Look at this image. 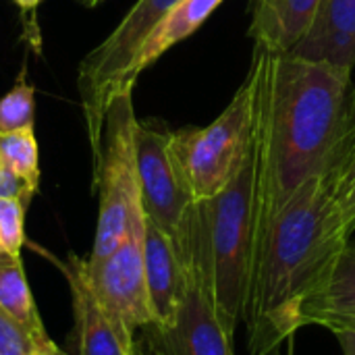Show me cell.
I'll return each mask as SVG.
<instances>
[{"instance_id":"obj_16","label":"cell","mask_w":355,"mask_h":355,"mask_svg":"<svg viewBox=\"0 0 355 355\" xmlns=\"http://www.w3.org/2000/svg\"><path fill=\"white\" fill-rule=\"evenodd\" d=\"M0 310L29 331L35 339L50 341L27 285L21 256L4 252H0Z\"/></svg>"},{"instance_id":"obj_1","label":"cell","mask_w":355,"mask_h":355,"mask_svg":"<svg viewBox=\"0 0 355 355\" xmlns=\"http://www.w3.org/2000/svg\"><path fill=\"white\" fill-rule=\"evenodd\" d=\"M252 96L254 254L279 210L327 175L355 123L354 71L254 48ZM254 262V258H252Z\"/></svg>"},{"instance_id":"obj_27","label":"cell","mask_w":355,"mask_h":355,"mask_svg":"<svg viewBox=\"0 0 355 355\" xmlns=\"http://www.w3.org/2000/svg\"><path fill=\"white\" fill-rule=\"evenodd\" d=\"M81 2H83L85 6H96V4H100L102 0H81Z\"/></svg>"},{"instance_id":"obj_26","label":"cell","mask_w":355,"mask_h":355,"mask_svg":"<svg viewBox=\"0 0 355 355\" xmlns=\"http://www.w3.org/2000/svg\"><path fill=\"white\" fill-rule=\"evenodd\" d=\"M31 355H64L54 343H48V345H42V347H37L35 352Z\"/></svg>"},{"instance_id":"obj_24","label":"cell","mask_w":355,"mask_h":355,"mask_svg":"<svg viewBox=\"0 0 355 355\" xmlns=\"http://www.w3.org/2000/svg\"><path fill=\"white\" fill-rule=\"evenodd\" d=\"M133 355H164V354L160 352V347L154 343V339H152L146 331H139V333L135 335Z\"/></svg>"},{"instance_id":"obj_23","label":"cell","mask_w":355,"mask_h":355,"mask_svg":"<svg viewBox=\"0 0 355 355\" xmlns=\"http://www.w3.org/2000/svg\"><path fill=\"white\" fill-rule=\"evenodd\" d=\"M333 335L339 341V347L343 355H355V324L349 327H339L333 331Z\"/></svg>"},{"instance_id":"obj_19","label":"cell","mask_w":355,"mask_h":355,"mask_svg":"<svg viewBox=\"0 0 355 355\" xmlns=\"http://www.w3.org/2000/svg\"><path fill=\"white\" fill-rule=\"evenodd\" d=\"M33 87L25 81V69H21L12 89L0 98V133L33 127Z\"/></svg>"},{"instance_id":"obj_3","label":"cell","mask_w":355,"mask_h":355,"mask_svg":"<svg viewBox=\"0 0 355 355\" xmlns=\"http://www.w3.org/2000/svg\"><path fill=\"white\" fill-rule=\"evenodd\" d=\"M212 297L223 329L233 339L245 318L254 258V164L252 156L214 198L196 202Z\"/></svg>"},{"instance_id":"obj_10","label":"cell","mask_w":355,"mask_h":355,"mask_svg":"<svg viewBox=\"0 0 355 355\" xmlns=\"http://www.w3.org/2000/svg\"><path fill=\"white\" fill-rule=\"evenodd\" d=\"M73 297L77 355H133V343L123 337L96 300L83 268V260L71 256L60 266Z\"/></svg>"},{"instance_id":"obj_20","label":"cell","mask_w":355,"mask_h":355,"mask_svg":"<svg viewBox=\"0 0 355 355\" xmlns=\"http://www.w3.org/2000/svg\"><path fill=\"white\" fill-rule=\"evenodd\" d=\"M25 210L19 198H0V252L21 256L25 243Z\"/></svg>"},{"instance_id":"obj_13","label":"cell","mask_w":355,"mask_h":355,"mask_svg":"<svg viewBox=\"0 0 355 355\" xmlns=\"http://www.w3.org/2000/svg\"><path fill=\"white\" fill-rule=\"evenodd\" d=\"M289 54L354 71L355 0H322L308 35Z\"/></svg>"},{"instance_id":"obj_6","label":"cell","mask_w":355,"mask_h":355,"mask_svg":"<svg viewBox=\"0 0 355 355\" xmlns=\"http://www.w3.org/2000/svg\"><path fill=\"white\" fill-rule=\"evenodd\" d=\"M171 150L193 202L220 193L252 156V96L243 83L206 127L171 131Z\"/></svg>"},{"instance_id":"obj_25","label":"cell","mask_w":355,"mask_h":355,"mask_svg":"<svg viewBox=\"0 0 355 355\" xmlns=\"http://www.w3.org/2000/svg\"><path fill=\"white\" fill-rule=\"evenodd\" d=\"M15 2H17V6L21 8L23 15H31V19H33V15H35L42 0H15Z\"/></svg>"},{"instance_id":"obj_18","label":"cell","mask_w":355,"mask_h":355,"mask_svg":"<svg viewBox=\"0 0 355 355\" xmlns=\"http://www.w3.org/2000/svg\"><path fill=\"white\" fill-rule=\"evenodd\" d=\"M0 156L8 171L35 193L40 185V154L33 127L0 133Z\"/></svg>"},{"instance_id":"obj_15","label":"cell","mask_w":355,"mask_h":355,"mask_svg":"<svg viewBox=\"0 0 355 355\" xmlns=\"http://www.w3.org/2000/svg\"><path fill=\"white\" fill-rule=\"evenodd\" d=\"M223 2L225 0H181L144 42L131 69L133 81H137V77L166 50L196 33Z\"/></svg>"},{"instance_id":"obj_2","label":"cell","mask_w":355,"mask_h":355,"mask_svg":"<svg viewBox=\"0 0 355 355\" xmlns=\"http://www.w3.org/2000/svg\"><path fill=\"white\" fill-rule=\"evenodd\" d=\"M347 241L327 177L306 181L254 254L245 308L250 355H272L306 327V304Z\"/></svg>"},{"instance_id":"obj_5","label":"cell","mask_w":355,"mask_h":355,"mask_svg":"<svg viewBox=\"0 0 355 355\" xmlns=\"http://www.w3.org/2000/svg\"><path fill=\"white\" fill-rule=\"evenodd\" d=\"M137 116L133 110V89H123L110 102L102 135V152L94 164V183L100 196L98 225L92 254L87 260H100L112 254L125 239L135 212L141 206L137 154H135Z\"/></svg>"},{"instance_id":"obj_17","label":"cell","mask_w":355,"mask_h":355,"mask_svg":"<svg viewBox=\"0 0 355 355\" xmlns=\"http://www.w3.org/2000/svg\"><path fill=\"white\" fill-rule=\"evenodd\" d=\"M324 177L343 231L352 237L355 233V123Z\"/></svg>"},{"instance_id":"obj_7","label":"cell","mask_w":355,"mask_h":355,"mask_svg":"<svg viewBox=\"0 0 355 355\" xmlns=\"http://www.w3.org/2000/svg\"><path fill=\"white\" fill-rule=\"evenodd\" d=\"M173 239L183 266V293L175 324L166 331L154 324L141 331L154 339L164 355H233V339L223 329L212 297L196 204L185 214Z\"/></svg>"},{"instance_id":"obj_4","label":"cell","mask_w":355,"mask_h":355,"mask_svg":"<svg viewBox=\"0 0 355 355\" xmlns=\"http://www.w3.org/2000/svg\"><path fill=\"white\" fill-rule=\"evenodd\" d=\"M179 2L181 0H137L112 33L79 62L77 89L94 164L102 152L110 102L119 92L133 89L135 81L131 69L144 42Z\"/></svg>"},{"instance_id":"obj_8","label":"cell","mask_w":355,"mask_h":355,"mask_svg":"<svg viewBox=\"0 0 355 355\" xmlns=\"http://www.w3.org/2000/svg\"><path fill=\"white\" fill-rule=\"evenodd\" d=\"M146 214L139 208L123 243L100 260H83L87 283L123 337L135 343V335L154 324L146 266H144Z\"/></svg>"},{"instance_id":"obj_22","label":"cell","mask_w":355,"mask_h":355,"mask_svg":"<svg viewBox=\"0 0 355 355\" xmlns=\"http://www.w3.org/2000/svg\"><path fill=\"white\" fill-rule=\"evenodd\" d=\"M33 196L35 193L19 177H15L8 171V166L4 164V160L0 156V198H19V200H23L29 206Z\"/></svg>"},{"instance_id":"obj_11","label":"cell","mask_w":355,"mask_h":355,"mask_svg":"<svg viewBox=\"0 0 355 355\" xmlns=\"http://www.w3.org/2000/svg\"><path fill=\"white\" fill-rule=\"evenodd\" d=\"M144 266L154 327L166 331L175 324L183 293V266L175 239L146 218Z\"/></svg>"},{"instance_id":"obj_9","label":"cell","mask_w":355,"mask_h":355,"mask_svg":"<svg viewBox=\"0 0 355 355\" xmlns=\"http://www.w3.org/2000/svg\"><path fill=\"white\" fill-rule=\"evenodd\" d=\"M135 154L144 214L173 237L196 202L173 156L171 131L137 121Z\"/></svg>"},{"instance_id":"obj_21","label":"cell","mask_w":355,"mask_h":355,"mask_svg":"<svg viewBox=\"0 0 355 355\" xmlns=\"http://www.w3.org/2000/svg\"><path fill=\"white\" fill-rule=\"evenodd\" d=\"M50 341L35 339L29 331L17 324L8 314L0 310V355H31L37 347L48 345Z\"/></svg>"},{"instance_id":"obj_14","label":"cell","mask_w":355,"mask_h":355,"mask_svg":"<svg viewBox=\"0 0 355 355\" xmlns=\"http://www.w3.org/2000/svg\"><path fill=\"white\" fill-rule=\"evenodd\" d=\"M304 324L335 331L355 324V243L339 252L322 285L306 304Z\"/></svg>"},{"instance_id":"obj_12","label":"cell","mask_w":355,"mask_h":355,"mask_svg":"<svg viewBox=\"0 0 355 355\" xmlns=\"http://www.w3.org/2000/svg\"><path fill=\"white\" fill-rule=\"evenodd\" d=\"M322 0H252L254 48L289 54L308 35Z\"/></svg>"}]
</instances>
